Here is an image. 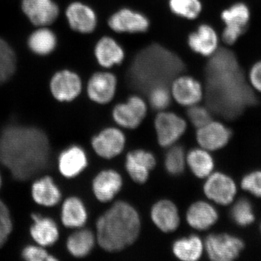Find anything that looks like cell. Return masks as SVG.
Here are the masks:
<instances>
[{"label": "cell", "instance_id": "40", "mask_svg": "<svg viewBox=\"0 0 261 261\" xmlns=\"http://www.w3.org/2000/svg\"><path fill=\"white\" fill-rule=\"evenodd\" d=\"M187 115L192 124L197 128L205 126L207 123L212 121L209 111L197 105L189 108Z\"/></svg>", "mask_w": 261, "mask_h": 261}, {"label": "cell", "instance_id": "2", "mask_svg": "<svg viewBox=\"0 0 261 261\" xmlns=\"http://www.w3.org/2000/svg\"><path fill=\"white\" fill-rule=\"evenodd\" d=\"M50 159L47 134L35 126L10 124L0 133V163L18 181L44 172Z\"/></svg>", "mask_w": 261, "mask_h": 261}, {"label": "cell", "instance_id": "22", "mask_svg": "<svg viewBox=\"0 0 261 261\" xmlns=\"http://www.w3.org/2000/svg\"><path fill=\"white\" fill-rule=\"evenodd\" d=\"M32 218L30 233L34 241L44 247L54 245L59 239V228L56 221L37 214H33Z\"/></svg>", "mask_w": 261, "mask_h": 261}, {"label": "cell", "instance_id": "31", "mask_svg": "<svg viewBox=\"0 0 261 261\" xmlns=\"http://www.w3.org/2000/svg\"><path fill=\"white\" fill-rule=\"evenodd\" d=\"M186 161L192 172L198 178L207 177L212 173L214 168L212 156L203 148L190 150L187 154Z\"/></svg>", "mask_w": 261, "mask_h": 261}, {"label": "cell", "instance_id": "12", "mask_svg": "<svg viewBox=\"0 0 261 261\" xmlns=\"http://www.w3.org/2000/svg\"><path fill=\"white\" fill-rule=\"evenodd\" d=\"M126 138L121 130L108 128L93 137L92 145L96 153L103 159L116 157L123 150Z\"/></svg>", "mask_w": 261, "mask_h": 261}, {"label": "cell", "instance_id": "38", "mask_svg": "<svg viewBox=\"0 0 261 261\" xmlns=\"http://www.w3.org/2000/svg\"><path fill=\"white\" fill-rule=\"evenodd\" d=\"M241 187L252 195L261 198V171L247 173L241 181Z\"/></svg>", "mask_w": 261, "mask_h": 261}, {"label": "cell", "instance_id": "3", "mask_svg": "<svg viewBox=\"0 0 261 261\" xmlns=\"http://www.w3.org/2000/svg\"><path fill=\"white\" fill-rule=\"evenodd\" d=\"M140 228V216L135 207L118 201L97 220L96 238L106 251H121L137 240Z\"/></svg>", "mask_w": 261, "mask_h": 261}, {"label": "cell", "instance_id": "37", "mask_svg": "<svg viewBox=\"0 0 261 261\" xmlns=\"http://www.w3.org/2000/svg\"><path fill=\"white\" fill-rule=\"evenodd\" d=\"M149 91V102L154 109L163 111L169 106L171 97L165 85L155 86Z\"/></svg>", "mask_w": 261, "mask_h": 261}, {"label": "cell", "instance_id": "39", "mask_svg": "<svg viewBox=\"0 0 261 261\" xmlns=\"http://www.w3.org/2000/svg\"><path fill=\"white\" fill-rule=\"evenodd\" d=\"M22 257L28 261H55L56 257L48 253L45 247L40 245H29L22 250Z\"/></svg>", "mask_w": 261, "mask_h": 261}, {"label": "cell", "instance_id": "11", "mask_svg": "<svg viewBox=\"0 0 261 261\" xmlns=\"http://www.w3.org/2000/svg\"><path fill=\"white\" fill-rule=\"evenodd\" d=\"M21 8L29 20L41 27L54 23L60 13L58 5L53 0H22Z\"/></svg>", "mask_w": 261, "mask_h": 261}, {"label": "cell", "instance_id": "21", "mask_svg": "<svg viewBox=\"0 0 261 261\" xmlns=\"http://www.w3.org/2000/svg\"><path fill=\"white\" fill-rule=\"evenodd\" d=\"M219 38L214 28L207 24L200 25L189 36L188 44L196 53L212 56L219 49Z\"/></svg>", "mask_w": 261, "mask_h": 261}, {"label": "cell", "instance_id": "6", "mask_svg": "<svg viewBox=\"0 0 261 261\" xmlns=\"http://www.w3.org/2000/svg\"><path fill=\"white\" fill-rule=\"evenodd\" d=\"M245 244L241 239L228 233H214L205 240V248L211 260L231 261L238 258Z\"/></svg>", "mask_w": 261, "mask_h": 261}, {"label": "cell", "instance_id": "36", "mask_svg": "<svg viewBox=\"0 0 261 261\" xmlns=\"http://www.w3.org/2000/svg\"><path fill=\"white\" fill-rule=\"evenodd\" d=\"M13 226L9 209L6 204L0 200V248L4 246L9 238Z\"/></svg>", "mask_w": 261, "mask_h": 261}, {"label": "cell", "instance_id": "13", "mask_svg": "<svg viewBox=\"0 0 261 261\" xmlns=\"http://www.w3.org/2000/svg\"><path fill=\"white\" fill-rule=\"evenodd\" d=\"M231 136V130L223 123L211 121L197 129V140L202 148L215 151L227 145Z\"/></svg>", "mask_w": 261, "mask_h": 261}, {"label": "cell", "instance_id": "30", "mask_svg": "<svg viewBox=\"0 0 261 261\" xmlns=\"http://www.w3.org/2000/svg\"><path fill=\"white\" fill-rule=\"evenodd\" d=\"M204 245L195 235L176 240L173 245L175 256L184 261H195L202 256Z\"/></svg>", "mask_w": 261, "mask_h": 261}, {"label": "cell", "instance_id": "15", "mask_svg": "<svg viewBox=\"0 0 261 261\" xmlns=\"http://www.w3.org/2000/svg\"><path fill=\"white\" fill-rule=\"evenodd\" d=\"M116 76L108 72L94 73L89 81L87 92L89 97L99 104L111 102L116 94Z\"/></svg>", "mask_w": 261, "mask_h": 261}, {"label": "cell", "instance_id": "25", "mask_svg": "<svg viewBox=\"0 0 261 261\" xmlns=\"http://www.w3.org/2000/svg\"><path fill=\"white\" fill-rule=\"evenodd\" d=\"M33 200L38 205L44 207H53L61 200V192L54 180L45 176L33 183L32 187Z\"/></svg>", "mask_w": 261, "mask_h": 261}, {"label": "cell", "instance_id": "23", "mask_svg": "<svg viewBox=\"0 0 261 261\" xmlns=\"http://www.w3.org/2000/svg\"><path fill=\"white\" fill-rule=\"evenodd\" d=\"M151 218L155 226L163 232H173L179 226L177 207L170 200H162L156 202L151 211Z\"/></svg>", "mask_w": 261, "mask_h": 261}, {"label": "cell", "instance_id": "10", "mask_svg": "<svg viewBox=\"0 0 261 261\" xmlns=\"http://www.w3.org/2000/svg\"><path fill=\"white\" fill-rule=\"evenodd\" d=\"M49 88L57 100L70 102L80 95L82 89V80L71 70H61L53 75Z\"/></svg>", "mask_w": 261, "mask_h": 261}, {"label": "cell", "instance_id": "16", "mask_svg": "<svg viewBox=\"0 0 261 261\" xmlns=\"http://www.w3.org/2000/svg\"><path fill=\"white\" fill-rule=\"evenodd\" d=\"M171 94L181 106L191 107L200 102L203 91L200 82L190 76H180L173 82Z\"/></svg>", "mask_w": 261, "mask_h": 261}, {"label": "cell", "instance_id": "34", "mask_svg": "<svg viewBox=\"0 0 261 261\" xmlns=\"http://www.w3.org/2000/svg\"><path fill=\"white\" fill-rule=\"evenodd\" d=\"M171 11L178 16L187 19H195L202 10L200 0H169Z\"/></svg>", "mask_w": 261, "mask_h": 261}, {"label": "cell", "instance_id": "20", "mask_svg": "<svg viewBox=\"0 0 261 261\" xmlns=\"http://www.w3.org/2000/svg\"><path fill=\"white\" fill-rule=\"evenodd\" d=\"M87 154L80 146L73 145L65 149L58 159L60 172L65 178L78 176L87 168Z\"/></svg>", "mask_w": 261, "mask_h": 261}, {"label": "cell", "instance_id": "14", "mask_svg": "<svg viewBox=\"0 0 261 261\" xmlns=\"http://www.w3.org/2000/svg\"><path fill=\"white\" fill-rule=\"evenodd\" d=\"M126 169L130 177L138 184H144L149 178L151 170L155 167L153 154L144 149L132 151L127 154Z\"/></svg>", "mask_w": 261, "mask_h": 261}, {"label": "cell", "instance_id": "8", "mask_svg": "<svg viewBox=\"0 0 261 261\" xmlns=\"http://www.w3.org/2000/svg\"><path fill=\"white\" fill-rule=\"evenodd\" d=\"M237 185L228 175L221 172L211 173L204 185L207 198L221 205H228L234 200Z\"/></svg>", "mask_w": 261, "mask_h": 261}, {"label": "cell", "instance_id": "35", "mask_svg": "<svg viewBox=\"0 0 261 261\" xmlns=\"http://www.w3.org/2000/svg\"><path fill=\"white\" fill-rule=\"evenodd\" d=\"M186 157L181 146H173L169 149L165 159V166L170 174L180 175L185 171Z\"/></svg>", "mask_w": 261, "mask_h": 261}, {"label": "cell", "instance_id": "29", "mask_svg": "<svg viewBox=\"0 0 261 261\" xmlns=\"http://www.w3.org/2000/svg\"><path fill=\"white\" fill-rule=\"evenodd\" d=\"M95 243V237L89 229H80L70 235L66 246L70 255L75 257H84L92 251Z\"/></svg>", "mask_w": 261, "mask_h": 261}, {"label": "cell", "instance_id": "32", "mask_svg": "<svg viewBox=\"0 0 261 261\" xmlns=\"http://www.w3.org/2000/svg\"><path fill=\"white\" fill-rule=\"evenodd\" d=\"M16 56L13 48L0 38V84L13 76L16 70Z\"/></svg>", "mask_w": 261, "mask_h": 261}, {"label": "cell", "instance_id": "1", "mask_svg": "<svg viewBox=\"0 0 261 261\" xmlns=\"http://www.w3.org/2000/svg\"><path fill=\"white\" fill-rule=\"evenodd\" d=\"M207 70V101L221 116L233 119L257 104L256 93L232 51L218 49Z\"/></svg>", "mask_w": 261, "mask_h": 261}, {"label": "cell", "instance_id": "28", "mask_svg": "<svg viewBox=\"0 0 261 261\" xmlns=\"http://www.w3.org/2000/svg\"><path fill=\"white\" fill-rule=\"evenodd\" d=\"M28 46L34 54L40 56H47L56 48V34L50 29L43 27L31 34L28 39Z\"/></svg>", "mask_w": 261, "mask_h": 261}, {"label": "cell", "instance_id": "43", "mask_svg": "<svg viewBox=\"0 0 261 261\" xmlns=\"http://www.w3.org/2000/svg\"><path fill=\"white\" fill-rule=\"evenodd\" d=\"M260 231H261V225H260Z\"/></svg>", "mask_w": 261, "mask_h": 261}, {"label": "cell", "instance_id": "33", "mask_svg": "<svg viewBox=\"0 0 261 261\" xmlns=\"http://www.w3.org/2000/svg\"><path fill=\"white\" fill-rule=\"evenodd\" d=\"M231 216L238 226L245 227L251 225L255 219L251 202L247 198H240L233 204Z\"/></svg>", "mask_w": 261, "mask_h": 261}, {"label": "cell", "instance_id": "42", "mask_svg": "<svg viewBox=\"0 0 261 261\" xmlns=\"http://www.w3.org/2000/svg\"><path fill=\"white\" fill-rule=\"evenodd\" d=\"M2 186V178H1V175H0V188H1Z\"/></svg>", "mask_w": 261, "mask_h": 261}, {"label": "cell", "instance_id": "24", "mask_svg": "<svg viewBox=\"0 0 261 261\" xmlns=\"http://www.w3.org/2000/svg\"><path fill=\"white\" fill-rule=\"evenodd\" d=\"M219 219V214L210 203L198 201L192 204L187 212V221L191 227L197 230H207Z\"/></svg>", "mask_w": 261, "mask_h": 261}, {"label": "cell", "instance_id": "5", "mask_svg": "<svg viewBox=\"0 0 261 261\" xmlns=\"http://www.w3.org/2000/svg\"><path fill=\"white\" fill-rule=\"evenodd\" d=\"M252 13L249 5L243 2L233 3L223 10L221 18L224 23L222 40L231 46L243 37L250 27Z\"/></svg>", "mask_w": 261, "mask_h": 261}, {"label": "cell", "instance_id": "7", "mask_svg": "<svg viewBox=\"0 0 261 261\" xmlns=\"http://www.w3.org/2000/svg\"><path fill=\"white\" fill-rule=\"evenodd\" d=\"M154 128L161 147H171L187 129V123L178 115L171 112H161L154 120Z\"/></svg>", "mask_w": 261, "mask_h": 261}, {"label": "cell", "instance_id": "9", "mask_svg": "<svg viewBox=\"0 0 261 261\" xmlns=\"http://www.w3.org/2000/svg\"><path fill=\"white\" fill-rule=\"evenodd\" d=\"M147 105L142 98L132 96L126 102L117 105L113 111L114 121L123 128L134 129L140 126L147 114Z\"/></svg>", "mask_w": 261, "mask_h": 261}, {"label": "cell", "instance_id": "19", "mask_svg": "<svg viewBox=\"0 0 261 261\" xmlns=\"http://www.w3.org/2000/svg\"><path fill=\"white\" fill-rule=\"evenodd\" d=\"M123 180L114 170H106L98 173L94 178L92 190L96 198L102 202L112 200L121 190Z\"/></svg>", "mask_w": 261, "mask_h": 261}, {"label": "cell", "instance_id": "18", "mask_svg": "<svg viewBox=\"0 0 261 261\" xmlns=\"http://www.w3.org/2000/svg\"><path fill=\"white\" fill-rule=\"evenodd\" d=\"M66 18L70 28L82 34L93 32L97 25V16L88 5L83 3H72L66 10Z\"/></svg>", "mask_w": 261, "mask_h": 261}, {"label": "cell", "instance_id": "26", "mask_svg": "<svg viewBox=\"0 0 261 261\" xmlns=\"http://www.w3.org/2000/svg\"><path fill=\"white\" fill-rule=\"evenodd\" d=\"M96 59L104 68L120 64L124 58V51L116 41L111 37H103L94 49Z\"/></svg>", "mask_w": 261, "mask_h": 261}, {"label": "cell", "instance_id": "4", "mask_svg": "<svg viewBox=\"0 0 261 261\" xmlns=\"http://www.w3.org/2000/svg\"><path fill=\"white\" fill-rule=\"evenodd\" d=\"M182 63L177 57L162 47L154 46L141 53L132 69L134 81L140 87L150 90L165 85L181 71Z\"/></svg>", "mask_w": 261, "mask_h": 261}, {"label": "cell", "instance_id": "17", "mask_svg": "<svg viewBox=\"0 0 261 261\" xmlns=\"http://www.w3.org/2000/svg\"><path fill=\"white\" fill-rule=\"evenodd\" d=\"M110 27L116 32H145L149 28L148 19L138 12L122 9L109 19Z\"/></svg>", "mask_w": 261, "mask_h": 261}, {"label": "cell", "instance_id": "41", "mask_svg": "<svg viewBox=\"0 0 261 261\" xmlns=\"http://www.w3.org/2000/svg\"><path fill=\"white\" fill-rule=\"evenodd\" d=\"M249 85L255 93L261 94V60L252 63L246 73Z\"/></svg>", "mask_w": 261, "mask_h": 261}, {"label": "cell", "instance_id": "27", "mask_svg": "<svg viewBox=\"0 0 261 261\" xmlns=\"http://www.w3.org/2000/svg\"><path fill=\"white\" fill-rule=\"evenodd\" d=\"M88 215L84 202L76 197H70L62 205L61 221L65 227L81 228L87 221Z\"/></svg>", "mask_w": 261, "mask_h": 261}]
</instances>
